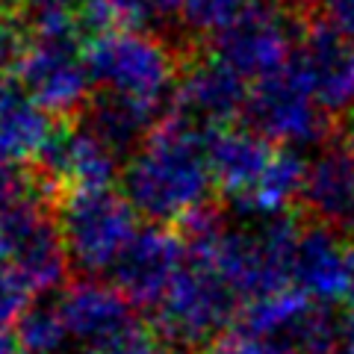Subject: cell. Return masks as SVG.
Instances as JSON below:
<instances>
[{"mask_svg":"<svg viewBox=\"0 0 354 354\" xmlns=\"http://www.w3.org/2000/svg\"><path fill=\"white\" fill-rule=\"evenodd\" d=\"M86 62L97 92L127 97L153 113L171 106L183 68L177 53L148 30H115L86 41Z\"/></svg>","mask_w":354,"mask_h":354,"instance_id":"277c9868","label":"cell"},{"mask_svg":"<svg viewBox=\"0 0 354 354\" xmlns=\"http://www.w3.org/2000/svg\"><path fill=\"white\" fill-rule=\"evenodd\" d=\"M339 307L354 313V239H348V248H346V274H342Z\"/></svg>","mask_w":354,"mask_h":354,"instance_id":"f1b7e54d","label":"cell"},{"mask_svg":"<svg viewBox=\"0 0 354 354\" xmlns=\"http://www.w3.org/2000/svg\"><path fill=\"white\" fill-rule=\"evenodd\" d=\"M274 148L278 145L266 142L251 127H225L209 136V169L216 189L234 209L257 189L274 157Z\"/></svg>","mask_w":354,"mask_h":354,"instance_id":"9a60e30c","label":"cell"},{"mask_svg":"<svg viewBox=\"0 0 354 354\" xmlns=\"http://www.w3.org/2000/svg\"><path fill=\"white\" fill-rule=\"evenodd\" d=\"M32 174L53 201H59L68 192L109 189L118 174V157H113L80 121L57 124L32 162Z\"/></svg>","mask_w":354,"mask_h":354,"instance_id":"30bf717a","label":"cell"},{"mask_svg":"<svg viewBox=\"0 0 354 354\" xmlns=\"http://www.w3.org/2000/svg\"><path fill=\"white\" fill-rule=\"evenodd\" d=\"M245 127L281 148H316L330 133V115L316 101L298 62L251 83Z\"/></svg>","mask_w":354,"mask_h":354,"instance_id":"52a82bcc","label":"cell"},{"mask_svg":"<svg viewBox=\"0 0 354 354\" xmlns=\"http://www.w3.org/2000/svg\"><path fill=\"white\" fill-rule=\"evenodd\" d=\"M0 354H24L18 346L15 334H0Z\"/></svg>","mask_w":354,"mask_h":354,"instance_id":"4dcf8cb0","label":"cell"},{"mask_svg":"<svg viewBox=\"0 0 354 354\" xmlns=\"http://www.w3.org/2000/svg\"><path fill=\"white\" fill-rule=\"evenodd\" d=\"M257 6L260 0H186L180 21L192 36H204L213 41Z\"/></svg>","mask_w":354,"mask_h":354,"instance_id":"44dd1931","label":"cell"},{"mask_svg":"<svg viewBox=\"0 0 354 354\" xmlns=\"http://www.w3.org/2000/svg\"><path fill=\"white\" fill-rule=\"evenodd\" d=\"M32 292L18 272L6 263H0V334H9V328L21 322V316L32 307Z\"/></svg>","mask_w":354,"mask_h":354,"instance_id":"cb8c5ba5","label":"cell"},{"mask_svg":"<svg viewBox=\"0 0 354 354\" xmlns=\"http://www.w3.org/2000/svg\"><path fill=\"white\" fill-rule=\"evenodd\" d=\"M301 30L304 24H295V12H286L274 3H260L209 44H213V57L230 65L248 83H257L295 62Z\"/></svg>","mask_w":354,"mask_h":354,"instance_id":"ba28073f","label":"cell"},{"mask_svg":"<svg viewBox=\"0 0 354 354\" xmlns=\"http://www.w3.org/2000/svg\"><path fill=\"white\" fill-rule=\"evenodd\" d=\"M57 218L68 260L86 278L113 272L118 257L139 234V213L124 192H115L113 186L62 195L57 201Z\"/></svg>","mask_w":354,"mask_h":354,"instance_id":"5b68a950","label":"cell"},{"mask_svg":"<svg viewBox=\"0 0 354 354\" xmlns=\"http://www.w3.org/2000/svg\"><path fill=\"white\" fill-rule=\"evenodd\" d=\"M209 136L180 115H162L148 142L127 160L121 192L151 225L169 227L189 221L209 207L216 192L209 169Z\"/></svg>","mask_w":354,"mask_h":354,"instance_id":"6da1fadb","label":"cell"},{"mask_svg":"<svg viewBox=\"0 0 354 354\" xmlns=\"http://www.w3.org/2000/svg\"><path fill=\"white\" fill-rule=\"evenodd\" d=\"M0 263L18 272L32 292L65 283L71 260L44 186L0 204Z\"/></svg>","mask_w":354,"mask_h":354,"instance_id":"8992f818","label":"cell"},{"mask_svg":"<svg viewBox=\"0 0 354 354\" xmlns=\"http://www.w3.org/2000/svg\"><path fill=\"white\" fill-rule=\"evenodd\" d=\"M57 304L65 319V328H68V337L92 348V354L139 322L133 316V304L113 283H101L92 278L68 283L59 292Z\"/></svg>","mask_w":354,"mask_h":354,"instance_id":"4fadbf2b","label":"cell"},{"mask_svg":"<svg viewBox=\"0 0 354 354\" xmlns=\"http://www.w3.org/2000/svg\"><path fill=\"white\" fill-rule=\"evenodd\" d=\"M242 298L201 257L186 254V266L151 310V328L174 354H204L239 322Z\"/></svg>","mask_w":354,"mask_h":354,"instance_id":"7a4b0ae2","label":"cell"},{"mask_svg":"<svg viewBox=\"0 0 354 354\" xmlns=\"http://www.w3.org/2000/svg\"><path fill=\"white\" fill-rule=\"evenodd\" d=\"M53 130V115L32 101L24 86L0 80V162L32 165Z\"/></svg>","mask_w":354,"mask_h":354,"instance_id":"d6986e66","label":"cell"},{"mask_svg":"<svg viewBox=\"0 0 354 354\" xmlns=\"http://www.w3.org/2000/svg\"><path fill=\"white\" fill-rule=\"evenodd\" d=\"M319 6H322V21L354 41V0H319Z\"/></svg>","mask_w":354,"mask_h":354,"instance_id":"4316f807","label":"cell"},{"mask_svg":"<svg viewBox=\"0 0 354 354\" xmlns=\"http://www.w3.org/2000/svg\"><path fill=\"white\" fill-rule=\"evenodd\" d=\"M77 121L101 142V145L113 153V157H133L142 145L148 142L153 127L162 121L160 113L133 104L127 97L109 95V92H95L83 106Z\"/></svg>","mask_w":354,"mask_h":354,"instance_id":"ac0fdd59","label":"cell"},{"mask_svg":"<svg viewBox=\"0 0 354 354\" xmlns=\"http://www.w3.org/2000/svg\"><path fill=\"white\" fill-rule=\"evenodd\" d=\"M346 248L348 239L325 225H301L292 248L290 283L295 292L313 298L316 304L337 307L346 274Z\"/></svg>","mask_w":354,"mask_h":354,"instance_id":"5bb4252c","label":"cell"},{"mask_svg":"<svg viewBox=\"0 0 354 354\" xmlns=\"http://www.w3.org/2000/svg\"><path fill=\"white\" fill-rule=\"evenodd\" d=\"M32 50V24L21 12L0 9V80H18Z\"/></svg>","mask_w":354,"mask_h":354,"instance_id":"7402d4cb","label":"cell"},{"mask_svg":"<svg viewBox=\"0 0 354 354\" xmlns=\"http://www.w3.org/2000/svg\"><path fill=\"white\" fill-rule=\"evenodd\" d=\"M328 304H316L295 290H286L278 295L260 298L242 307L236 328L251 337L269 339L274 346H283L295 354H301L304 346L313 339L319 322H322Z\"/></svg>","mask_w":354,"mask_h":354,"instance_id":"e0dca14e","label":"cell"},{"mask_svg":"<svg viewBox=\"0 0 354 354\" xmlns=\"http://www.w3.org/2000/svg\"><path fill=\"white\" fill-rule=\"evenodd\" d=\"M21 3H24V0H0V9H3V12H21Z\"/></svg>","mask_w":354,"mask_h":354,"instance_id":"d6a6232c","label":"cell"},{"mask_svg":"<svg viewBox=\"0 0 354 354\" xmlns=\"http://www.w3.org/2000/svg\"><path fill=\"white\" fill-rule=\"evenodd\" d=\"M301 204L316 225L354 234V162L342 145H328L310 160Z\"/></svg>","mask_w":354,"mask_h":354,"instance_id":"2e32d148","label":"cell"},{"mask_svg":"<svg viewBox=\"0 0 354 354\" xmlns=\"http://www.w3.org/2000/svg\"><path fill=\"white\" fill-rule=\"evenodd\" d=\"M301 354H354V313L328 307Z\"/></svg>","mask_w":354,"mask_h":354,"instance_id":"603a6c76","label":"cell"},{"mask_svg":"<svg viewBox=\"0 0 354 354\" xmlns=\"http://www.w3.org/2000/svg\"><path fill=\"white\" fill-rule=\"evenodd\" d=\"M32 12H65V15H80L86 6L95 0H30Z\"/></svg>","mask_w":354,"mask_h":354,"instance_id":"83f0119b","label":"cell"},{"mask_svg":"<svg viewBox=\"0 0 354 354\" xmlns=\"http://www.w3.org/2000/svg\"><path fill=\"white\" fill-rule=\"evenodd\" d=\"M307 3H313V0H274V6H281V9H286V12H301V9L307 6Z\"/></svg>","mask_w":354,"mask_h":354,"instance_id":"1f68e13d","label":"cell"},{"mask_svg":"<svg viewBox=\"0 0 354 354\" xmlns=\"http://www.w3.org/2000/svg\"><path fill=\"white\" fill-rule=\"evenodd\" d=\"M32 50L18 83L44 113L77 118L92 97V74L86 62V36L77 15L32 12Z\"/></svg>","mask_w":354,"mask_h":354,"instance_id":"3957f363","label":"cell"},{"mask_svg":"<svg viewBox=\"0 0 354 354\" xmlns=\"http://www.w3.org/2000/svg\"><path fill=\"white\" fill-rule=\"evenodd\" d=\"M127 9V18H130V27L133 30H145L148 24L160 18H171V15H180L186 0H121Z\"/></svg>","mask_w":354,"mask_h":354,"instance_id":"484cf974","label":"cell"},{"mask_svg":"<svg viewBox=\"0 0 354 354\" xmlns=\"http://www.w3.org/2000/svg\"><path fill=\"white\" fill-rule=\"evenodd\" d=\"M95 354H174V351L165 346L162 337L153 328L136 322L130 330H124L118 339H113L109 346H104Z\"/></svg>","mask_w":354,"mask_h":354,"instance_id":"d4e9b609","label":"cell"},{"mask_svg":"<svg viewBox=\"0 0 354 354\" xmlns=\"http://www.w3.org/2000/svg\"><path fill=\"white\" fill-rule=\"evenodd\" d=\"M186 266V242L174 230L148 225L139 227L127 251L113 266V286L127 298L133 307L153 310L174 278Z\"/></svg>","mask_w":354,"mask_h":354,"instance_id":"8fae6325","label":"cell"},{"mask_svg":"<svg viewBox=\"0 0 354 354\" xmlns=\"http://www.w3.org/2000/svg\"><path fill=\"white\" fill-rule=\"evenodd\" d=\"M295 62L328 115L354 106V41L328 21L304 24Z\"/></svg>","mask_w":354,"mask_h":354,"instance_id":"7c38bea8","label":"cell"},{"mask_svg":"<svg viewBox=\"0 0 354 354\" xmlns=\"http://www.w3.org/2000/svg\"><path fill=\"white\" fill-rule=\"evenodd\" d=\"M15 339L24 354H62L71 342L57 301L32 304L15 325Z\"/></svg>","mask_w":354,"mask_h":354,"instance_id":"ffe728a7","label":"cell"},{"mask_svg":"<svg viewBox=\"0 0 354 354\" xmlns=\"http://www.w3.org/2000/svg\"><path fill=\"white\" fill-rule=\"evenodd\" d=\"M342 148L348 151V157L354 162V113H348L346 124H342Z\"/></svg>","mask_w":354,"mask_h":354,"instance_id":"f546056e","label":"cell"},{"mask_svg":"<svg viewBox=\"0 0 354 354\" xmlns=\"http://www.w3.org/2000/svg\"><path fill=\"white\" fill-rule=\"evenodd\" d=\"M251 83L239 77L213 53L192 57L183 62L177 80L171 113L207 133L234 127V121L245 115Z\"/></svg>","mask_w":354,"mask_h":354,"instance_id":"9c48e42d","label":"cell"}]
</instances>
